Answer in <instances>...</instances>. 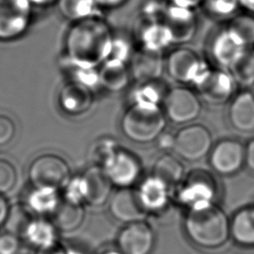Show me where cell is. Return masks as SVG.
Listing matches in <instances>:
<instances>
[{
	"label": "cell",
	"mask_w": 254,
	"mask_h": 254,
	"mask_svg": "<svg viewBox=\"0 0 254 254\" xmlns=\"http://www.w3.org/2000/svg\"><path fill=\"white\" fill-rule=\"evenodd\" d=\"M63 197L60 190L45 187H34L27 197V204L39 216L50 217L58 208Z\"/></svg>",
	"instance_id": "obj_27"
},
{
	"label": "cell",
	"mask_w": 254,
	"mask_h": 254,
	"mask_svg": "<svg viewBox=\"0 0 254 254\" xmlns=\"http://www.w3.org/2000/svg\"><path fill=\"white\" fill-rule=\"evenodd\" d=\"M17 172L14 166L6 161L0 159V193L9 192L16 185Z\"/></svg>",
	"instance_id": "obj_38"
},
{
	"label": "cell",
	"mask_w": 254,
	"mask_h": 254,
	"mask_svg": "<svg viewBox=\"0 0 254 254\" xmlns=\"http://www.w3.org/2000/svg\"><path fill=\"white\" fill-rule=\"evenodd\" d=\"M167 92L160 79L138 82L131 92V104L161 107Z\"/></svg>",
	"instance_id": "obj_29"
},
{
	"label": "cell",
	"mask_w": 254,
	"mask_h": 254,
	"mask_svg": "<svg viewBox=\"0 0 254 254\" xmlns=\"http://www.w3.org/2000/svg\"><path fill=\"white\" fill-rule=\"evenodd\" d=\"M151 175L164 182L172 190H175L184 180L186 171L178 157L165 153L155 161Z\"/></svg>",
	"instance_id": "obj_26"
},
{
	"label": "cell",
	"mask_w": 254,
	"mask_h": 254,
	"mask_svg": "<svg viewBox=\"0 0 254 254\" xmlns=\"http://www.w3.org/2000/svg\"><path fill=\"white\" fill-rule=\"evenodd\" d=\"M100 8H116L123 5L127 0H94Z\"/></svg>",
	"instance_id": "obj_45"
},
{
	"label": "cell",
	"mask_w": 254,
	"mask_h": 254,
	"mask_svg": "<svg viewBox=\"0 0 254 254\" xmlns=\"http://www.w3.org/2000/svg\"><path fill=\"white\" fill-rule=\"evenodd\" d=\"M212 138L209 130L200 124H190L175 135L174 152L179 158L193 162L209 154Z\"/></svg>",
	"instance_id": "obj_9"
},
{
	"label": "cell",
	"mask_w": 254,
	"mask_h": 254,
	"mask_svg": "<svg viewBox=\"0 0 254 254\" xmlns=\"http://www.w3.org/2000/svg\"><path fill=\"white\" fill-rule=\"evenodd\" d=\"M226 28L248 48L254 44V15L249 13L234 15Z\"/></svg>",
	"instance_id": "obj_32"
},
{
	"label": "cell",
	"mask_w": 254,
	"mask_h": 254,
	"mask_svg": "<svg viewBox=\"0 0 254 254\" xmlns=\"http://www.w3.org/2000/svg\"><path fill=\"white\" fill-rule=\"evenodd\" d=\"M237 84L250 86L254 84V51L247 50L243 57L230 69Z\"/></svg>",
	"instance_id": "obj_34"
},
{
	"label": "cell",
	"mask_w": 254,
	"mask_h": 254,
	"mask_svg": "<svg viewBox=\"0 0 254 254\" xmlns=\"http://www.w3.org/2000/svg\"><path fill=\"white\" fill-rule=\"evenodd\" d=\"M32 5H37V6H48L52 5L59 0H29Z\"/></svg>",
	"instance_id": "obj_49"
},
{
	"label": "cell",
	"mask_w": 254,
	"mask_h": 254,
	"mask_svg": "<svg viewBox=\"0 0 254 254\" xmlns=\"http://www.w3.org/2000/svg\"><path fill=\"white\" fill-rule=\"evenodd\" d=\"M62 190V197L65 201L78 205L86 204V187L82 175L70 177Z\"/></svg>",
	"instance_id": "obj_35"
},
{
	"label": "cell",
	"mask_w": 254,
	"mask_h": 254,
	"mask_svg": "<svg viewBox=\"0 0 254 254\" xmlns=\"http://www.w3.org/2000/svg\"><path fill=\"white\" fill-rule=\"evenodd\" d=\"M119 146L112 138L104 137L95 140L88 149V159L92 166L103 168L113 157Z\"/></svg>",
	"instance_id": "obj_33"
},
{
	"label": "cell",
	"mask_w": 254,
	"mask_h": 254,
	"mask_svg": "<svg viewBox=\"0 0 254 254\" xmlns=\"http://www.w3.org/2000/svg\"><path fill=\"white\" fill-rule=\"evenodd\" d=\"M114 244L123 254H152L156 232L147 218L125 223L117 232Z\"/></svg>",
	"instance_id": "obj_7"
},
{
	"label": "cell",
	"mask_w": 254,
	"mask_h": 254,
	"mask_svg": "<svg viewBox=\"0 0 254 254\" xmlns=\"http://www.w3.org/2000/svg\"><path fill=\"white\" fill-rule=\"evenodd\" d=\"M16 135V125L13 119L0 114V147L8 145Z\"/></svg>",
	"instance_id": "obj_40"
},
{
	"label": "cell",
	"mask_w": 254,
	"mask_h": 254,
	"mask_svg": "<svg viewBox=\"0 0 254 254\" xmlns=\"http://www.w3.org/2000/svg\"><path fill=\"white\" fill-rule=\"evenodd\" d=\"M183 228L188 240L200 250H217L230 239L229 217L217 203L186 210Z\"/></svg>",
	"instance_id": "obj_2"
},
{
	"label": "cell",
	"mask_w": 254,
	"mask_h": 254,
	"mask_svg": "<svg viewBox=\"0 0 254 254\" xmlns=\"http://www.w3.org/2000/svg\"><path fill=\"white\" fill-rule=\"evenodd\" d=\"M62 67L65 70L66 75L69 76V81L81 84L92 91L100 87L98 67H89L74 64L68 62L65 58L62 59Z\"/></svg>",
	"instance_id": "obj_31"
},
{
	"label": "cell",
	"mask_w": 254,
	"mask_h": 254,
	"mask_svg": "<svg viewBox=\"0 0 254 254\" xmlns=\"http://www.w3.org/2000/svg\"><path fill=\"white\" fill-rule=\"evenodd\" d=\"M97 254H123L116 246L114 245H108L100 249Z\"/></svg>",
	"instance_id": "obj_48"
},
{
	"label": "cell",
	"mask_w": 254,
	"mask_h": 254,
	"mask_svg": "<svg viewBox=\"0 0 254 254\" xmlns=\"http://www.w3.org/2000/svg\"><path fill=\"white\" fill-rule=\"evenodd\" d=\"M135 190L147 216H160L170 208L173 190L153 175L140 181Z\"/></svg>",
	"instance_id": "obj_12"
},
{
	"label": "cell",
	"mask_w": 254,
	"mask_h": 254,
	"mask_svg": "<svg viewBox=\"0 0 254 254\" xmlns=\"http://www.w3.org/2000/svg\"><path fill=\"white\" fill-rule=\"evenodd\" d=\"M108 210L115 220L123 224L148 217L139 203L135 188L117 189L108 200Z\"/></svg>",
	"instance_id": "obj_17"
},
{
	"label": "cell",
	"mask_w": 254,
	"mask_h": 254,
	"mask_svg": "<svg viewBox=\"0 0 254 254\" xmlns=\"http://www.w3.org/2000/svg\"><path fill=\"white\" fill-rule=\"evenodd\" d=\"M218 185L214 177L202 169L186 174L181 184L174 190L176 202L186 210L216 203Z\"/></svg>",
	"instance_id": "obj_4"
},
{
	"label": "cell",
	"mask_w": 254,
	"mask_h": 254,
	"mask_svg": "<svg viewBox=\"0 0 254 254\" xmlns=\"http://www.w3.org/2000/svg\"><path fill=\"white\" fill-rule=\"evenodd\" d=\"M29 0H0V40L8 41L23 35L31 21Z\"/></svg>",
	"instance_id": "obj_11"
},
{
	"label": "cell",
	"mask_w": 254,
	"mask_h": 254,
	"mask_svg": "<svg viewBox=\"0 0 254 254\" xmlns=\"http://www.w3.org/2000/svg\"><path fill=\"white\" fill-rule=\"evenodd\" d=\"M244 164L245 147L235 139L220 140L209 152V165L218 175H234Z\"/></svg>",
	"instance_id": "obj_14"
},
{
	"label": "cell",
	"mask_w": 254,
	"mask_h": 254,
	"mask_svg": "<svg viewBox=\"0 0 254 254\" xmlns=\"http://www.w3.org/2000/svg\"><path fill=\"white\" fill-rule=\"evenodd\" d=\"M229 236L239 247L254 248V205L240 207L229 217Z\"/></svg>",
	"instance_id": "obj_23"
},
{
	"label": "cell",
	"mask_w": 254,
	"mask_h": 254,
	"mask_svg": "<svg viewBox=\"0 0 254 254\" xmlns=\"http://www.w3.org/2000/svg\"><path fill=\"white\" fill-rule=\"evenodd\" d=\"M169 3L182 6V7H188V8H195L199 4L202 3V0H168Z\"/></svg>",
	"instance_id": "obj_46"
},
{
	"label": "cell",
	"mask_w": 254,
	"mask_h": 254,
	"mask_svg": "<svg viewBox=\"0 0 254 254\" xmlns=\"http://www.w3.org/2000/svg\"><path fill=\"white\" fill-rule=\"evenodd\" d=\"M59 7L62 14L72 22L103 17L102 8H100L94 0H59Z\"/></svg>",
	"instance_id": "obj_30"
},
{
	"label": "cell",
	"mask_w": 254,
	"mask_h": 254,
	"mask_svg": "<svg viewBox=\"0 0 254 254\" xmlns=\"http://www.w3.org/2000/svg\"><path fill=\"white\" fill-rule=\"evenodd\" d=\"M236 84L229 70L208 66L192 85L205 102L216 105L233 97Z\"/></svg>",
	"instance_id": "obj_6"
},
{
	"label": "cell",
	"mask_w": 254,
	"mask_h": 254,
	"mask_svg": "<svg viewBox=\"0 0 254 254\" xmlns=\"http://www.w3.org/2000/svg\"><path fill=\"white\" fill-rule=\"evenodd\" d=\"M21 247L20 238L12 232L0 234V254H17Z\"/></svg>",
	"instance_id": "obj_41"
},
{
	"label": "cell",
	"mask_w": 254,
	"mask_h": 254,
	"mask_svg": "<svg viewBox=\"0 0 254 254\" xmlns=\"http://www.w3.org/2000/svg\"><path fill=\"white\" fill-rule=\"evenodd\" d=\"M100 87L110 92H118L123 90L129 84L131 74L128 64L105 61L99 67Z\"/></svg>",
	"instance_id": "obj_25"
},
{
	"label": "cell",
	"mask_w": 254,
	"mask_h": 254,
	"mask_svg": "<svg viewBox=\"0 0 254 254\" xmlns=\"http://www.w3.org/2000/svg\"><path fill=\"white\" fill-rule=\"evenodd\" d=\"M239 6L243 8L246 13L254 15V0H238Z\"/></svg>",
	"instance_id": "obj_47"
},
{
	"label": "cell",
	"mask_w": 254,
	"mask_h": 254,
	"mask_svg": "<svg viewBox=\"0 0 254 254\" xmlns=\"http://www.w3.org/2000/svg\"><path fill=\"white\" fill-rule=\"evenodd\" d=\"M131 77L138 82L152 81L161 78L165 62L162 54L140 48L134 51L128 64Z\"/></svg>",
	"instance_id": "obj_18"
},
{
	"label": "cell",
	"mask_w": 254,
	"mask_h": 254,
	"mask_svg": "<svg viewBox=\"0 0 254 254\" xmlns=\"http://www.w3.org/2000/svg\"><path fill=\"white\" fill-rule=\"evenodd\" d=\"M10 216V205L6 197L0 193V228L7 222Z\"/></svg>",
	"instance_id": "obj_43"
},
{
	"label": "cell",
	"mask_w": 254,
	"mask_h": 254,
	"mask_svg": "<svg viewBox=\"0 0 254 254\" xmlns=\"http://www.w3.org/2000/svg\"><path fill=\"white\" fill-rule=\"evenodd\" d=\"M24 233L28 243L40 252L50 250L61 243V232L49 217L40 216L30 220L24 228Z\"/></svg>",
	"instance_id": "obj_19"
},
{
	"label": "cell",
	"mask_w": 254,
	"mask_h": 254,
	"mask_svg": "<svg viewBox=\"0 0 254 254\" xmlns=\"http://www.w3.org/2000/svg\"><path fill=\"white\" fill-rule=\"evenodd\" d=\"M167 118L161 107L130 104L121 118V130L130 141L151 143L165 131Z\"/></svg>",
	"instance_id": "obj_3"
},
{
	"label": "cell",
	"mask_w": 254,
	"mask_h": 254,
	"mask_svg": "<svg viewBox=\"0 0 254 254\" xmlns=\"http://www.w3.org/2000/svg\"><path fill=\"white\" fill-rule=\"evenodd\" d=\"M86 187V204L101 206L108 202L113 185L104 170L97 166H90L82 174Z\"/></svg>",
	"instance_id": "obj_21"
},
{
	"label": "cell",
	"mask_w": 254,
	"mask_h": 254,
	"mask_svg": "<svg viewBox=\"0 0 254 254\" xmlns=\"http://www.w3.org/2000/svg\"><path fill=\"white\" fill-rule=\"evenodd\" d=\"M137 35L140 48L147 51L162 54L164 50L173 44L169 30L161 21L142 19Z\"/></svg>",
	"instance_id": "obj_24"
},
{
	"label": "cell",
	"mask_w": 254,
	"mask_h": 254,
	"mask_svg": "<svg viewBox=\"0 0 254 254\" xmlns=\"http://www.w3.org/2000/svg\"><path fill=\"white\" fill-rule=\"evenodd\" d=\"M247 50L248 47L226 27L212 36L208 45L210 59L217 65L216 67L229 71L243 57Z\"/></svg>",
	"instance_id": "obj_13"
},
{
	"label": "cell",
	"mask_w": 254,
	"mask_h": 254,
	"mask_svg": "<svg viewBox=\"0 0 254 254\" xmlns=\"http://www.w3.org/2000/svg\"><path fill=\"white\" fill-rule=\"evenodd\" d=\"M168 2L163 0H146L142 6V18L151 21H161Z\"/></svg>",
	"instance_id": "obj_39"
},
{
	"label": "cell",
	"mask_w": 254,
	"mask_h": 254,
	"mask_svg": "<svg viewBox=\"0 0 254 254\" xmlns=\"http://www.w3.org/2000/svg\"><path fill=\"white\" fill-rule=\"evenodd\" d=\"M245 165L254 172V138L245 147Z\"/></svg>",
	"instance_id": "obj_44"
},
{
	"label": "cell",
	"mask_w": 254,
	"mask_h": 254,
	"mask_svg": "<svg viewBox=\"0 0 254 254\" xmlns=\"http://www.w3.org/2000/svg\"><path fill=\"white\" fill-rule=\"evenodd\" d=\"M208 66L194 51L184 47L174 50L165 62L169 76L179 83L193 84Z\"/></svg>",
	"instance_id": "obj_10"
},
{
	"label": "cell",
	"mask_w": 254,
	"mask_h": 254,
	"mask_svg": "<svg viewBox=\"0 0 254 254\" xmlns=\"http://www.w3.org/2000/svg\"><path fill=\"white\" fill-rule=\"evenodd\" d=\"M102 169L113 187L117 189L133 188L141 175L139 159L133 153L121 148Z\"/></svg>",
	"instance_id": "obj_15"
},
{
	"label": "cell",
	"mask_w": 254,
	"mask_h": 254,
	"mask_svg": "<svg viewBox=\"0 0 254 254\" xmlns=\"http://www.w3.org/2000/svg\"><path fill=\"white\" fill-rule=\"evenodd\" d=\"M93 103V91L81 84L69 81L59 93L60 107L70 116L87 112Z\"/></svg>",
	"instance_id": "obj_20"
},
{
	"label": "cell",
	"mask_w": 254,
	"mask_h": 254,
	"mask_svg": "<svg viewBox=\"0 0 254 254\" xmlns=\"http://www.w3.org/2000/svg\"><path fill=\"white\" fill-rule=\"evenodd\" d=\"M161 22L169 30L173 44H186L195 35L197 18L193 8L182 7L168 2Z\"/></svg>",
	"instance_id": "obj_16"
},
{
	"label": "cell",
	"mask_w": 254,
	"mask_h": 254,
	"mask_svg": "<svg viewBox=\"0 0 254 254\" xmlns=\"http://www.w3.org/2000/svg\"><path fill=\"white\" fill-rule=\"evenodd\" d=\"M157 144L160 149L168 151V150H174L175 146V135L168 133V132H163L160 134V136L157 138Z\"/></svg>",
	"instance_id": "obj_42"
},
{
	"label": "cell",
	"mask_w": 254,
	"mask_h": 254,
	"mask_svg": "<svg viewBox=\"0 0 254 254\" xmlns=\"http://www.w3.org/2000/svg\"><path fill=\"white\" fill-rule=\"evenodd\" d=\"M60 232H72L80 227L85 218L84 205L62 199L58 208L49 217Z\"/></svg>",
	"instance_id": "obj_28"
},
{
	"label": "cell",
	"mask_w": 254,
	"mask_h": 254,
	"mask_svg": "<svg viewBox=\"0 0 254 254\" xmlns=\"http://www.w3.org/2000/svg\"><path fill=\"white\" fill-rule=\"evenodd\" d=\"M204 10L216 19H230L240 7L238 0H202Z\"/></svg>",
	"instance_id": "obj_36"
},
{
	"label": "cell",
	"mask_w": 254,
	"mask_h": 254,
	"mask_svg": "<svg viewBox=\"0 0 254 254\" xmlns=\"http://www.w3.org/2000/svg\"><path fill=\"white\" fill-rule=\"evenodd\" d=\"M230 125L242 133L254 131V94L242 91L236 94L228 108Z\"/></svg>",
	"instance_id": "obj_22"
},
{
	"label": "cell",
	"mask_w": 254,
	"mask_h": 254,
	"mask_svg": "<svg viewBox=\"0 0 254 254\" xmlns=\"http://www.w3.org/2000/svg\"><path fill=\"white\" fill-rule=\"evenodd\" d=\"M34 187L62 190L71 177L67 162L56 154H43L33 160L28 171Z\"/></svg>",
	"instance_id": "obj_5"
},
{
	"label": "cell",
	"mask_w": 254,
	"mask_h": 254,
	"mask_svg": "<svg viewBox=\"0 0 254 254\" xmlns=\"http://www.w3.org/2000/svg\"><path fill=\"white\" fill-rule=\"evenodd\" d=\"M162 105L166 118L176 124L190 123L201 111L199 96L185 86L169 89Z\"/></svg>",
	"instance_id": "obj_8"
},
{
	"label": "cell",
	"mask_w": 254,
	"mask_h": 254,
	"mask_svg": "<svg viewBox=\"0 0 254 254\" xmlns=\"http://www.w3.org/2000/svg\"><path fill=\"white\" fill-rule=\"evenodd\" d=\"M114 34L103 17L72 22L64 39L68 62L89 67H99L108 58Z\"/></svg>",
	"instance_id": "obj_1"
},
{
	"label": "cell",
	"mask_w": 254,
	"mask_h": 254,
	"mask_svg": "<svg viewBox=\"0 0 254 254\" xmlns=\"http://www.w3.org/2000/svg\"><path fill=\"white\" fill-rule=\"evenodd\" d=\"M134 51L132 49L131 43L121 36H114L111 50L106 61H113L128 64Z\"/></svg>",
	"instance_id": "obj_37"
}]
</instances>
